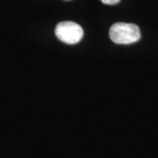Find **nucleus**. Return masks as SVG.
I'll return each mask as SVG.
<instances>
[{
    "label": "nucleus",
    "instance_id": "1",
    "mask_svg": "<svg viewBox=\"0 0 158 158\" xmlns=\"http://www.w3.org/2000/svg\"><path fill=\"white\" fill-rule=\"evenodd\" d=\"M109 35L114 43L131 44L141 39V31L135 24L118 22L111 27Z\"/></svg>",
    "mask_w": 158,
    "mask_h": 158
},
{
    "label": "nucleus",
    "instance_id": "2",
    "mask_svg": "<svg viewBox=\"0 0 158 158\" xmlns=\"http://www.w3.org/2000/svg\"><path fill=\"white\" fill-rule=\"evenodd\" d=\"M55 33L58 39L67 44H76L84 36V31L81 26L72 21L58 23Z\"/></svg>",
    "mask_w": 158,
    "mask_h": 158
},
{
    "label": "nucleus",
    "instance_id": "3",
    "mask_svg": "<svg viewBox=\"0 0 158 158\" xmlns=\"http://www.w3.org/2000/svg\"><path fill=\"white\" fill-rule=\"evenodd\" d=\"M102 3L106 4V5H110V6H113V5H116L118 4L120 0H100Z\"/></svg>",
    "mask_w": 158,
    "mask_h": 158
}]
</instances>
